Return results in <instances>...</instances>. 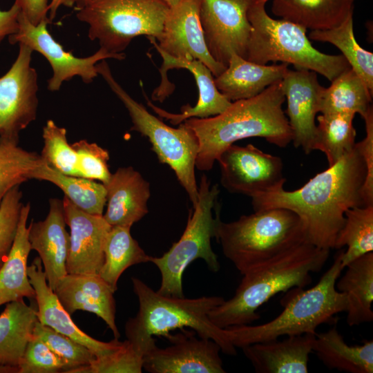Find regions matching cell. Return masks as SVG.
<instances>
[{
	"label": "cell",
	"instance_id": "5bb4252c",
	"mask_svg": "<svg viewBox=\"0 0 373 373\" xmlns=\"http://www.w3.org/2000/svg\"><path fill=\"white\" fill-rule=\"evenodd\" d=\"M19 45L15 61L0 77V136L19 137L37 117L38 78L31 66L33 50Z\"/></svg>",
	"mask_w": 373,
	"mask_h": 373
},
{
	"label": "cell",
	"instance_id": "6da1fadb",
	"mask_svg": "<svg viewBox=\"0 0 373 373\" xmlns=\"http://www.w3.org/2000/svg\"><path fill=\"white\" fill-rule=\"evenodd\" d=\"M365 162L356 146L334 164L316 174L298 189L283 187L251 198L254 211L272 208L292 211L301 219L308 242L334 249L349 209L365 206L363 189Z\"/></svg>",
	"mask_w": 373,
	"mask_h": 373
},
{
	"label": "cell",
	"instance_id": "277c9868",
	"mask_svg": "<svg viewBox=\"0 0 373 373\" xmlns=\"http://www.w3.org/2000/svg\"><path fill=\"white\" fill-rule=\"evenodd\" d=\"M131 280L139 310L126 321L124 331L126 340L139 355L144 357L156 345L154 336L169 339L172 335L170 332L184 327L191 328L199 337L213 340L224 354H236L224 329L216 326L208 316L212 309L223 303L222 297H173L153 291L137 278L133 277Z\"/></svg>",
	"mask_w": 373,
	"mask_h": 373
},
{
	"label": "cell",
	"instance_id": "f35d334b",
	"mask_svg": "<svg viewBox=\"0 0 373 373\" xmlns=\"http://www.w3.org/2000/svg\"><path fill=\"white\" fill-rule=\"evenodd\" d=\"M33 335L42 340L63 361L64 373H75L78 369L88 366L95 358L84 345L41 324L38 320L35 325Z\"/></svg>",
	"mask_w": 373,
	"mask_h": 373
},
{
	"label": "cell",
	"instance_id": "8fae6325",
	"mask_svg": "<svg viewBox=\"0 0 373 373\" xmlns=\"http://www.w3.org/2000/svg\"><path fill=\"white\" fill-rule=\"evenodd\" d=\"M50 20H44L37 25L31 23L21 12L19 30L8 37L11 44H23L33 51L41 54L49 62L52 75L48 81V89L55 92L60 89L63 82L78 76L84 83H90L99 75L96 64L106 59L122 60L125 55L111 53L100 48L91 56L79 58L67 52L49 33L47 26Z\"/></svg>",
	"mask_w": 373,
	"mask_h": 373
},
{
	"label": "cell",
	"instance_id": "8d00e7d4",
	"mask_svg": "<svg viewBox=\"0 0 373 373\" xmlns=\"http://www.w3.org/2000/svg\"><path fill=\"white\" fill-rule=\"evenodd\" d=\"M19 137L0 136V203L13 187L32 179L42 159L19 146Z\"/></svg>",
	"mask_w": 373,
	"mask_h": 373
},
{
	"label": "cell",
	"instance_id": "d590c367",
	"mask_svg": "<svg viewBox=\"0 0 373 373\" xmlns=\"http://www.w3.org/2000/svg\"><path fill=\"white\" fill-rule=\"evenodd\" d=\"M354 116L352 113H321L317 117L314 150L325 154L328 166L334 164L354 147Z\"/></svg>",
	"mask_w": 373,
	"mask_h": 373
},
{
	"label": "cell",
	"instance_id": "836d02e7",
	"mask_svg": "<svg viewBox=\"0 0 373 373\" xmlns=\"http://www.w3.org/2000/svg\"><path fill=\"white\" fill-rule=\"evenodd\" d=\"M341 263L345 267L356 258L373 251V204L356 207L347 210L334 249L343 247Z\"/></svg>",
	"mask_w": 373,
	"mask_h": 373
},
{
	"label": "cell",
	"instance_id": "cb8c5ba5",
	"mask_svg": "<svg viewBox=\"0 0 373 373\" xmlns=\"http://www.w3.org/2000/svg\"><path fill=\"white\" fill-rule=\"evenodd\" d=\"M316 334L288 336L242 347L258 373H307Z\"/></svg>",
	"mask_w": 373,
	"mask_h": 373
},
{
	"label": "cell",
	"instance_id": "f1b7e54d",
	"mask_svg": "<svg viewBox=\"0 0 373 373\" xmlns=\"http://www.w3.org/2000/svg\"><path fill=\"white\" fill-rule=\"evenodd\" d=\"M313 352L329 369L349 373L373 372V341L349 345L336 325L316 334Z\"/></svg>",
	"mask_w": 373,
	"mask_h": 373
},
{
	"label": "cell",
	"instance_id": "52a82bcc",
	"mask_svg": "<svg viewBox=\"0 0 373 373\" xmlns=\"http://www.w3.org/2000/svg\"><path fill=\"white\" fill-rule=\"evenodd\" d=\"M264 2L253 0L247 12L251 30L245 59L258 64L281 61L318 73L332 82L350 67L342 55L316 50L307 37V29L285 19L269 16Z\"/></svg>",
	"mask_w": 373,
	"mask_h": 373
},
{
	"label": "cell",
	"instance_id": "4316f807",
	"mask_svg": "<svg viewBox=\"0 0 373 373\" xmlns=\"http://www.w3.org/2000/svg\"><path fill=\"white\" fill-rule=\"evenodd\" d=\"M354 0H273V14L312 30H328L353 14Z\"/></svg>",
	"mask_w": 373,
	"mask_h": 373
},
{
	"label": "cell",
	"instance_id": "8992f818",
	"mask_svg": "<svg viewBox=\"0 0 373 373\" xmlns=\"http://www.w3.org/2000/svg\"><path fill=\"white\" fill-rule=\"evenodd\" d=\"M215 238L242 275L307 241L301 219L283 208L254 211L231 222L219 217Z\"/></svg>",
	"mask_w": 373,
	"mask_h": 373
},
{
	"label": "cell",
	"instance_id": "e575fe53",
	"mask_svg": "<svg viewBox=\"0 0 373 373\" xmlns=\"http://www.w3.org/2000/svg\"><path fill=\"white\" fill-rule=\"evenodd\" d=\"M309 37L311 39L328 42L338 48L351 68L373 93V53L363 49L357 43L353 30V14L336 27L312 30Z\"/></svg>",
	"mask_w": 373,
	"mask_h": 373
},
{
	"label": "cell",
	"instance_id": "7a4b0ae2",
	"mask_svg": "<svg viewBox=\"0 0 373 373\" xmlns=\"http://www.w3.org/2000/svg\"><path fill=\"white\" fill-rule=\"evenodd\" d=\"M281 80L256 96L233 101L217 115L183 122L198 140V170L210 171L221 153L240 140L262 137L280 148L291 142L292 132L282 107L285 97Z\"/></svg>",
	"mask_w": 373,
	"mask_h": 373
},
{
	"label": "cell",
	"instance_id": "7dc6e473",
	"mask_svg": "<svg viewBox=\"0 0 373 373\" xmlns=\"http://www.w3.org/2000/svg\"><path fill=\"white\" fill-rule=\"evenodd\" d=\"M76 2L77 0H51L48 6L49 19L51 21L55 18L57 11L60 6L72 7Z\"/></svg>",
	"mask_w": 373,
	"mask_h": 373
},
{
	"label": "cell",
	"instance_id": "603a6c76",
	"mask_svg": "<svg viewBox=\"0 0 373 373\" xmlns=\"http://www.w3.org/2000/svg\"><path fill=\"white\" fill-rule=\"evenodd\" d=\"M104 186L107 208L103 217L111 227H131L148 213L149 183L132 166L119 168Z\"/></svg>",
	"mask_w": 373,
	"mask_h": 373
},
{
	"label": "cell",
	"instance_id": "4fadbf2b",
	"mask_svg": "<svg viewBox=\"0 0 373 373\" xmlns=\"http://www.w3.org/2000/svg\"><path fill=\"white\" fill-rule=\"evenodd\" d=\"M253 0H201L200 20L209 54L227 67L232 54L245 59L251 30L247 17Z\"/></svg>",
	"mask_w": 373,
	"mask_h": 373
},
{
	"label": "cell",
	"instance_id": "d6a6232c",
	"mask_svg": "<svg viewBox=\"0 0 373 373\" xmlns=\"http://www.w3.org/2000/svg\"><path fill=\"white\" fill-rule=\"evenodd\" d=\"M32 179L54 184L78 209L90 214L103 216L107 194L104 184L62 174L48 166L43 160L32 173Z\"/></svg>",
	"mask_w": 373,
	"mask_h": 373
},
{
	"label": "cell",
	"instance_id": "9c48e42d",
	"mask_svg": "<svg viewBox=\"0 0 373 373\" xmlns=\"http://www.w3.org/2000/svg\"><path fill=\"white\" fill-rule=\"evenodd\" d=\"M77 19L88 25V37L100 48L121 53L136 37L158 40L169 6L164 0H80Z\"/></svg>",
	"mask_w": 373,
	"mask_h": 373
},
{
	"label": "cell",
	"instance_id": "7402d4cb",
	"mask_svg": "<svg viewBox=\"0 0 373 373\" xmlns=\"http://www.w3.org/2000/svg\"><path fill=\"white\" fill-rule=\"evenodd\" d=\"M115 290L99 274H67L61 278L54 292L64 308L72 315L77 310L101 318L119 339L115 323Z\"/></svg>",
	"mask_w": 373,
	"mask_h": 373
},
{
	"label": "cell",
	"instance_id": "d4e9b609",
	"mask_svg": "<svg viewBox=\"0 0 373 373\" xmlns=\"http://www.w3.org/2000/svg\"><path fill=\"white\" fill-rule=\"evenodd\" d=\"M289 64L262 65L232 54L224 71L214 77L218 90L229 101L256 96L270 85L281 80Z\"/></svg>",
	"mask_w": 373,
	"mask_h": 373
},
{
	"label": "cell",
	"instance_id": "681fc988",
	"mask_svg": "<svg viewBox=\"0 0 373 373\" xmlns=\"http://www.w3.org/2000/svg\"><path fill=\"white\" fill-rule=\"evenodd\" d=\"M169 7L173 6L182 0H164Z\"/></svg>",
	"mask_w": 373,
	"mask_h": 373
},
{
	"label": "cell",
	"instance_id": "83f0119b",
	"mask_svg": "<svg viewBox=\"0 0 373 373\" xmlns=\"http://www.w3.org/2000/svg\"><path fill=\"white\" fill-rule=\"evenodd\" d=\"M343 276L336 282V289L345 294L346 321L349 326L373 321V252L349 263Z\"/></svg>",
	"mask_w": 373,
	"mask_h": 373
},
{
	"label": "cell",
	"instance_id": "3957f363",
	"mask_svg": "<svg viewBox=\"0 0 373 373\" xmlns=\"http://www.w3.org/2000/svg\"><path fill=\"white\" fill-rule=\"evenodd\" d=\"M329 255V249L305 241L248 271L233 296L210 311V321L221 329L252 323L260 318L257 309L274 295L309 285L310 274L320 271Z\"/></svg>",
	"mask_w": 373,
	"mask_h": 373
},
{
	"label": "cell",
	"instance_id": "7c38bea8",
	"mask_svg": "<svg viewBox=\"0 0 373 373\" xmlns=\"http://www.w3.org/2000/svg\"><path fill=\"white\" fill-rule=\"evenodd\" d=\"M220 169V182L232 193L251 198L283 187L282 159L262 151L252 144H232L216 160Z\"/></svg>",
	"mask_w": 373,
	"mask_h": 373
},
{
	"label": "cell",
	"instance_id": "ee69618b",
	"mask_svg": "<svg viewBox=\"0 0 373 373\" xmlns=\"http://www.w3.org/2000/svg\"><path fill=\"white\" fill-rule=\"evenodd\" d=\"M366 135L363 140L356 143L366 165V178L363 189L365 205L373 204V110L363 117Z\"/></svg>",
	"mask_w": 373,
	"mask_h": 373
},
{
	"label": "cell",
	"instance_id": "4dcf8cb0",
	"mask_svg": "<svg viewBox=\"0 0 373 373\" xmlns=\"http://www.w3.org/2000/svg\"><path fill=\"white\" fill-rule=\"evenodd\" d=\"M372 93L363 79L350 67L323 88L321 113H358L363 117L372 108Z\"/></svg>",
	"mask_w": 373,
	"mask_h": 373
},
{
	"label": "cell",
	"instance_id": "2e32d148",
	"mask_svg": "<svg viewBox=\"0 0 373 373\" xmlns=\"http://www.w3.org/2000/svg\"><path fill=\"white\" fill-rule=\"evenodd\" d=\"M171 335V345L165 348L156 345L143 357V369L151 373H224L220 356V346L213 340L197 338L195 332Z\"/></svg>",
	"mask_w": 373,
	"mask_h": 373
},
{
	"label": "cell",
	"instance_id": "30bf717a",
	"mask_svg": "<svg viewBox=\"0 0 373 373\" xmlns=\"http://www.w3.org/2000/svg\"><path fill=\"white\" fill-rule=\"evenodd\" d=\"M218 194V185L211 186V182L203 174L198 186V201L192 208L180 238L162 256H151L150 262L157 266L162 276L158 293L184 297L183 273L189 265L198 258L203 259L211 271L217 272L220 269L218 257L211 245L220 217L218 212L216 218L212 213Z\"/></svg>",
	"mask_w": 373,
	"mask_h": 373
},
{
	"label": "cell",
	"instance_id": "7bdbcfd3",
	"mask_svg": "<svg viewBox=\"0 0 373 373\" xmlns=\"http://www.w3.org/2000/svg\"><path fill=\"white\" fill-rule=\"evenodd\" d=\"M19 369V373H64L65 365L42 340L33 335L27 344Z\"/></svg>",
	"mask_w": 373,
	"mask_h": 373
},
{
	"label": "cell",
	"instance_id": "f546056e",
	"mask_svg": "<svg viewBox=\"0 0 373 373\" xmlns=\"http://www.w3.org/2000/svg\"><path fill=\"white\" fill-rule=\"evenodd\" d=\"M37 320V310L23 299L6 304L0 314V365L19 367Z\"/></svg>",
	"mask_w": 373,
	"mask_h": 373
},
{
	"label": "cell",
	"instance_id": "1f68e13d",
	"mask_svg": "<svg viewBox=\"0 0 373 373\" xmlns=\"http://www.w3.org/2000/svg\"><path fill=\"white\" fill-rule=\"evenodd\" d=\"M130 227H111L104 245V260L99 275L116 291L117 282L128 267L150 262V258L131 234Z\"/></svg>",
	"mask_w": 373,
	"mask_h": 373
},
{
	"label": "cell",
	"instance_id": "bcb514c9",
	"mask_svg": "<svg viewBox=\"0 0 373 373\" xmlns=\"http://www.w3.org/2000/svg\"><path fill=\"white\" fill-rule=\"evenodd\" d=\"M20 12L21 8L15 1L9 10H0V44L6 37L17 32Z\"/></svg>",
	"mask_w": 373,
	"mask_h": 373
},
{
	"label": "cell",
	"instance_id": "ffe728a7",
	"mask_svg": "<svg viewBox=\"0 0 373 373\" xmlns=\"http://www.w3.org/2000/svg\"><path fill=\"white\" fill-rule=\"evenodd\" d=\"M28 275L35 291L38 321L55 331L66 335L88 348L95 357H99L117 350L122 344L117 338L109 342L97 340L80 329L64 308L54 291L48 285L40 258H34L28 266Z\"/></svg>",
	"mask_w": 373,
	"mask_h": 373
},
{
	"label": "cell",
	"instance_id": "ab89813d",
	"mask_svg": "<svg viewBox=\"0 0 373 373\" xmlns=\"http://www.w3.org/2000/svg\"><path fill=\"white\" fill-rule=\"evenodd\" d=\"M142 370L143 357L126 340L115 351L95 357L88 366L75 373H140Z\"/></svg>",
	"mask_w": 373,
	"mask_h": 373
},
{
	"label": "cell",
	"instance_id": "74e56055",
	"mask_svg": "<svg viewBox=\"0 0 373 373\" xmlns=\"http://www.w3.org/2000/svg\"><path fill=\"white\" fill-rule=\"evenodd\" d=\"M42 137L44 143L40 154L42 160L62 174L79 177L77 153L67 141L66 128L49 119L43 127Z\"/></svg>",
	"mask_w": 373,
	"mask_h": 373
},
{
	"label": "cell",
	"instance_id": "f5cc1de1",
	"mask_svg": "<svg viewBox=\"0 0 373 373\" xmlns=\"http://www.w3.org/2000/svg\"><path fill=\"white\" fill-rule=\"evenodd\" d=\"M79 1H80V0H77V2Z\"/></svg>",
	"mask_w": 373,
	"mask_h": 373
},
{
	"label": "cell",
	"instance_id": "9a60e30c",
	"mask_svg": "<svg viewBox=\"0 0 373 373\" xmlns=\"http://www.w3.org/2000/svg\"><path fill=\"white\" fill-rule=\"evenodd\" d=\"M155 48L163 61L160 68L162 81L153 92L152 99L162 102L172 93L175 86L169 82L166 74L169 69L173 68L189 70L195 78L199 93L198 100L195 106L184 105L181 108V113L175 114L156 106L146 99L147 104L160 117L169 121L173 125H179L189 118H207L217 115L230 106L231 102L218 90L212 73L203 63L193 59L176 58Z\"/></svg>",
	"mask_w": 373,
	"mask_h": 373
},
{
	"label": "cell",
	"instance_id": "b9f144b4",
	"mask_svg": "<svg viewBox=\"0 0 373 373\" xmlns=\"http://www.w3.org/2000/svg\"><path fill=\"white\" fill-rule=\"evenodd\" d=\"M19 186L11 189L0 203V261L3 262L17 233L23 204Z\"/></svg>",
	"mask_w": 373,
	"mask_h": 373
},
{
	"label": "cell",
	"instance_id": "c3c4849f",
	"mask_svg": "<svg viewBox=\"0 0 373 373\" xmlns=\"http://www.w3.org/2000/svg\"><path fill=\"white\" fill-rule=\"evenodd\" d=\"M19 369L17 366H10L0 365V373H19Z\"/></svg>",
	"mask_w": 373,
	"mask_h": 373
},
{
	"label": "cell",
	"instance_id": "484cf974",
	"mask_svg": "<svg viewBox=\"0 0 373 373\" xmlns=\"http://www.w3.org/2000/svg\"><path fill=\"white\" fill-rule=\"evenodd\" d=\"M30 204L23 205L15 240L0 268V306L27 298H35L28 275V258L32 250L26 226Z\"/></svg>",
	"mask_w": 373,
	"mask_h": 373
},
{
	"label": "cell",
	"instance_id": "44dd1931",
	"mask_svg": "<svg viewBox=\"0 0 373 373\" xmlns=\"http://www.w3.org/2000/svg\"><path fill=\"white\" fill-rule=\"evenodd\" d=\"M49 212L44 220L28 227L31 249L36 251L44 266L49 287L54 291L58 280L66 275L70 234L66 229L62 200H49Z\"/></svg>",
	"mask_w": 373,
	"mask_h": 373
},
{
	"label": "cell",
	"instance_id": "5b68a950",
	"mask_svg": "<svg viewBox=\"0 0 373 373\" xmlns=\"http://www.w3.org/2000/svg\"><path fill=\"white\" fill-rule=\"evenodd\" d=\"M341 251L331 267L316 285L308 289L294 288L283 303V311L273 320L258 325L232 326L224 329L236 348L277 339L282 336L316 334L323 323H333L335 315L345 312V294L336 289V282L345 269L341 263Z\"/></svg>",
	"mask_w": 373,
	"mask_h": 373
},
{
	"label": "cell",
	"instance_id": "f907efd6",
	"mask_svg": "<svg viewBox=\"0 0 373 373\" xmlns=\"http://www.w3.org/2000/svg\"><path fill=\"white\" fill-rule=\"evenodd\" d=\"M256 1H259V2H264V3H267L269 0H256Z\"/></svg>",
	"mask_w": 373,
	"mask_h": 373
},
{
	"label": "cell",
	"instance_id": "d6986e66",
	"mask_svg": "<svg viewBox=\"0 0 373 373\" xmlns=\"http://www.w3.org/2000/svg\"><path fill=\"white\" fill-rule=\"evenodd\" d=\"M287 99V114L296 148L305 154L314 151L316 135V115L320 113V102L324 87L316 73L303 68L288 70L281 80Z\"/></svg>",
	"mask_w": 373,
	"mask_h": 373
},
{
	"label": "cell",
	"instance_id": "ac0fdd59",
	"mask_svg": "<svg viewBox=\"0 0 373 373\" xmlns=\"http://www.w3.org/2000/svg\"><path fill=\"white\" fill-rule=\"evenodd\" d=\"M70 246L66 261L68 274H99L104 260V245L111 226L103 216L78 209L66 196L62 200Z\"/></svg>",
	"mask_w": 373,
	"mask_h": 373
},
{
	"label": "cell",
	"instance_id": "60d3db41",
	"mask_svg": "<svg viewBox=\"0 0 373 373\" xmlns=\"http://www.w3.org/2000/svg\"><path fill=\"white\" fill-rule=\"evenodd\" d=\"M77 156V171L79 177L97 180L106 184L111 173L108 162V152L96 143L82 140L71 144Z\"/></svg>",
	"mask_w": 373,
	"mask_h": 373
},
{
	"label": "cell",
	"instance_id": "816d5d0a",
	"mask_svg": "<svg viewBox=\"0 0 373 373\" xmlns=\"http://www.w3.org/2000/svg\"><path fill=\"white\" fill-rule=\"evenodd\" d=\"M2 263H3V262L0 261V268H1V265H2Z\"/></svg>",
	"mask_w": 373,
	"mask_h": 373
},
{
	"label": "cell",
	"instance_id": "f6af8a7d",
	"mask_svg": "<svg viewBox=\"0 0 373 373\" xmlns=\"http://www.w3.org/2000/svg\"><path fill=\"white\" fill-rule=\"evenodd\" d=\"M21 8V12L32 24L37 25L41 21L48 20L49 11L48 0H15ZM50 20V19H49Z\"/></svg>",
	"mask_w": 373,
	"mask_h": 373
},
{
	"label": "cell",
	"instance_id": "e0dca14e",
	"mask_svg": "<svg viewBox=\"0 0 373 373\" xmlns=\"http://www.w3.org/2000/svg\"><path fill=\"white\" fill-rule=\"evenodd\" d=\"M200 3L182 0L170 7L158 42L154 37L147 38L154 47L172 57L201 61L215 77L226 67L215 61L207 49L200 20Z\"/></svg>",
	"mask_w": 373,
	"mask_h": 373
},
{
	"label": "cell",
	"instance_id": "ba28073f",
	"mask_svg": "<svg viewBox=\"0 0 373 373\" xmlns=\"http://www.w3.org/2000/svg\"><path fill=\"white\" fill-rule=\"evenodd\" d=\"M96 68L127 109L133 123L131 130L148 138L159 161L174 171L193 207L198 197L195 168L199 150L194 131L184 122L178 128L168 126L150 113L115 80L105 59L99 61Z\"/></svg>",
	"mask_w": 373,
	"mask_h": 373
}]
</instances>
